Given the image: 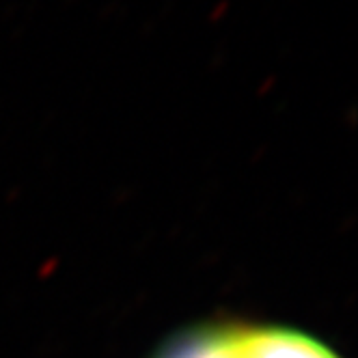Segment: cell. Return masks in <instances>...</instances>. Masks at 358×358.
<instances>
[{
	"mask_svg": "<svg viewBox=\"0 0 358 358\" xmlns=\"http://www.w3.org/2000/svg\"><path fill=\"white\" fill-rule=\"evenodd\" d=\"M238 358H339L322 341L287 328L234 330Z\"/></svg>",
	"mask_w": 358,
	"mask_h": 358,
	"instance_id": "cell-1",
	"label": "cell"
},
{
	"mask_svg": "<svg viewBox=\"0 0 358 358\" xmlns=\"http://www.w3.org/2000/svg\"><path fill=\"white\" fill-rule=\"evenodd\" d=\"M156 358H238L234 330L203 328L177 337Z\"/></svg>",
	"mask_w": 358,
	"mask_h": 358,
	"instance_id": "cell-2",
	"label": "cell"
}]
</instances>
